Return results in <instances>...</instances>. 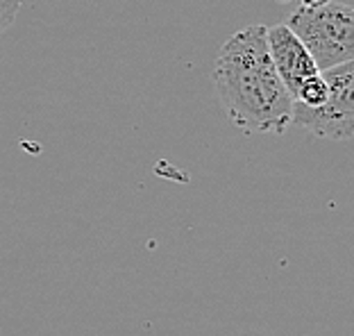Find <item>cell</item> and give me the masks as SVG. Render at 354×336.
I'll return each instance as SVG.
<instances>
[{
    "instance_id": "cell-1",
    "label": "cell",
    "mask_w": 354,
    "mask_h": 336,
    "mask_svg": "<svg viewBox=\"0 0 354 336\" xmlns=\"http://www.w3.org/2000/svg\"><path fill=\"white\" fill-rule=\"evenodd\" d=\"M214 86L225 114L241 132L279 137L291 125L293 98L270 59L261 23L234 32L223 44Z\"/></svg>"
},
{
    "instance_id": "cell-2",
    "label": "cell",
    "mask_w": 354,
    "mask_h": 336,
    "mask_svg": "<svg viewBox=\"0 0 354 336\" xmlns=\"http://www.w3.org/2000/svg\"><path fill=\"white\" fill-rule=\"evenodd\" d=\"M288 30L307 48L318 71L354 59V12L345 3L297 7L286 21Z\"/></svg>"
},
{
    "instance_id": "cell-3",
    "label": "cell",
    "mask_w": 354,
    "mask_h": 336,
    "mask_svg": "<svg viewBox=\"0 0 354 336\" xmlns=\"http://www.w3.org/2000/svg\"><path fill=\"white\" fill-rule=\"evenodd\" d=\"M320 75L329 89L325 105L304 107L293 102L291 123L302 125L318 139L350 141L354 134V59L320 71Z\"/></svg>"
},
{
    "instance_id": "cell-4",
    "label": "cell",
    "mask_w": 354,
    "mask_h": 336,
    "mask_svg": "<svg viewBox=\"0 0 354 336\" xmlns=\"http://www.w3.org/2000/svg\"><path fill=\"white\" fill-rule=\"evenodd\" d=\"M266 44H268V53H270L272 64H275L277 75L281 77V82H284L288 93H291V98L304 80L320 73L318 66L311 59L309 50L302 46L300 39L288 30L286 23L266 28Z\"/></svg>"
},
{
    "instance_id": "cell-5",
    "label": "cell",
    "mask_w": 354,
    "mask_h": 336,
    "mask_svg": "<svg viewBox=\"0 0 354 336\" xmlns=\"http://www.w3.org/2000/svg\"><path fill=\"white\" fill-rule=\"evenodd\" d=\"M327 95H329V89H327L325 77L320 73H316V75L307 77L300 86H297V91L293 95V102H300V105H304V107H320V105H325Z\"/></svg>"
},
{
    "instance_id": "cell-6",
    "label": "cell",
    "mask_w": 354,
    "mask_h": 336,
    "mask_svg": "<svg viewBox=\"0 0 354 336\" xmlns=\"http://www.w3.org/2000/svg\"><path fill=\"white\" fill-rule=\"evenodd\" d=\"M23 0H0V37L12 28L16 16L21 12Z\"/></svg>"
},
{
    "instance_id": "cell-7",
    "label": "cell",
    "mask_w": 354,
    "mask_h": 336,
    "mask_svg": "<svg viewBox=\"0 0 354 336\" xmlns=\"http://www.w3.org/2000/svg\"><path fill=\"white\" fill-rule=\"evenodd\" d=\"M325 3H332V0H300V7H318Z\"/></svg>"
}]
</instances>
